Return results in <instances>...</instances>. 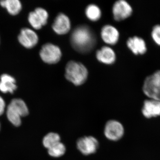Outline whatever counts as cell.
Returning <instances> with one entry per match:
<instances>
[{"instance_id":"obj_10","label":"cell","mask_w":160,"mask_h":160,"mask_svg":"<svg viewBox=\"0 0 160 160\" xmlns=\"http://www.w3.org/2000/svg\"><path fill=\"white\" fill-rule=\"evenodd\" d=\"M52 28L58 34L63 35L68 33L71 28V23L69 18L64 13H59L54 20Z\"/></svg>"},{"instance_id":"obj_9","label":"cell","mask_w":160,"mask_h":160,"mask_svg":"<svg viewBox=\"0 0 160 160\" xmlns=\"http://www.w3.org/2000/svg\"><path fill=\"white\" fill-rule=\"evenodd\" d=\"M18 40L24 47L31 49L38 44L39 38L37 34L33 30L25 28L21 30L18 36Z\"/></svg>"},{"instance_id":"obj_12","label":"cell","mask_w":160,"mask_h":160,"mask_svg":"<svg viewBox=\"0 0 160 160\" xmlns=\"http://www.w3.org/2000/svg\"><path fill=\"white\" fill-rule=\"evenodd\" d=\"M142 112L146 118H150L160 116V102L149 99L144 102Z\"/></svg>"},{"instance_id":"obj_16","label":"cell","mask_w":160,"mask_h":160,"mask_svg":"<svg viewBox=\"0 0 160 160\" xmlns=\"http://www.w3.org/2000/svg\"><path fill=\"white\" fill-rule=\"evenodd\" d=\"M0 5L12 15L18 14L22 9V3L18 0H2L0 1Z\"/></svg>"},{"instance_id":"obj_21","label":"cell","mask_w":160,"mask_h":160,"mask_svg":"<svg viewBox=\"0 0 160 160\" xmlns=\"http://www.w3.org/2000/svg\"><path fill=\"white\" fill-rule=\"evenodd\" d=\"M151 36L154 42L160 46V25L157 24L152 27Z\"/></svg>"},{"instance_id":"obj_5","label":"cell","mask_w":160,"mask_h":160,"mask_svg":"<svg viewBox=\"0 0 160 160\" xmlns=\"http://www.w3.org/2000/svg\"><path fill=\"white\" fill-rule=\"evenodd\" d=\"M62 55L59 47L51 43L43 45L40 51V57L42 60L49 64L58 63L61 59Z\"/></svg>"},{"instance_id":"obj_11","label":"cell","mask_w":160,"mask_h":160,"mask_svg":"<svg viewBox=\"0 0 160 160\" xmlns=\"http://www.w3.org/2000/svg\"><path fill=\"white\" fill-rule=\"evenodd\" d=\"M127 47L135 55H143L147 51V45L146 41L140 37L135 36L129 38L127 40Z\"/></svg>"},{"instance_id":"obj_14","label":"cell","mask_w":160,"mask_h":160,"mask_svg":"<svg viewBox=\"0 0 160 160\" xmlns=\"http://www.w3.org/2000/svg\"><path fill=\"white\" fill-rule=\"evenodd\" d=\"M97 59L101 62L110 65L114 62L116 54L113 49L108 46H103L96 53Z\"/></svg>"},{"instance_id":"obj_8","label":"cell","mask_w":160,"mask_h":160,"mask_svg":"<svg viewBox=\"0 0 160 160\" xmlns=\"http://www.w3.org/2000/svg\"><path fill=\"white\" fill-rule=\"evenodd\" d=\"M112 11L114 19L120 21L129 18L132 14L133 10L128 2L125 0H119L113 5Z\"/></svg>"},{"instance_id":"obj_18","label":"cell","mask_w":160,"mask_h":160,"mask_svg":"<svg viewBox=\"0 0 160 160\" xmlns=\"http://www.w3.org/2000/svg\"><path fill=\"white\" fill-rule=\"evenodd\" d=\"M86 14L89 19L96 22L101 18L102 12L97 6L94 4H90L86 8Z\"/></svg>"},{"instance_id":"obj_4","label":"cell","mask_w":160,"mask_h":160,"mask_svg":"<svg viewBox=\"0 0 160 160\" xmlns=\"http://www.w3.org/2000/svg\"><path fill=\"white\" fill-rule=\"evenodd\" d=\"M142 90L149 99L160 102V70L146 77L143 82Z\"/></svg>"},{"instance_id":"obj_17","label":"cell","mask_w":160,"mask_h":160,"mask_svg":"<svg viewBox=\"0 0 160 160\" xmlns=\"http://www.w3.org/2000/svg\"><path fill=\"white\" fill-rule=\"evenodd\" d=\"M61 142V137L58 133L50 132L46 135L43 139V145L47 149Z\"/></svg>"},{"instance_id":"obj_1","label":"cell","mask_w":160,"mask_h":160,"mask_svg":"<svg viewBox=\"0 0 160 160\" xmlns=\"http://www.w3.org/2000/svg\"><path fill=\"white\" fill-rule=\"evenodd\" d=\"M71 42L76 50L85 53L92 49L96 39L91 29L88 26L83 25L78 26L72 32Z\"/></svg>"},{"instance_id":"obj_24","label":"cell","mask_w":160,"mask_h":160,"mask_svg":"<svg viewBox=\"0 0 160 160\" xmlns=\"http://www.w3.org/2000/svg\"><path fill=\"white\" fill-rule=\"evenodd\" d=\"M0 129H1V124H0Z\"/></svg>"},{"instance_id":"obj_23","label":"cell","mask_w":160,"mask_h":160,"mask_svg":"<svg viewBox=\"0 0 160 160\" xmlns=\"http://www.w3.org/2000/svg\"><path fill=\"white\" fill-rule=\"evenodd\" d=\"M6 103L3 98L0 96V116L2 115L5 111Z\"/></svg>"},{"instance_id":"obj_15","label":"cell","mask_w":160,"mask_h":160,"mask_svg":"<svg viewBox=\"0 0 160 160\" xmlns=\"http://www.w3.org/2000/svg\"><path fill=\"white\" fill-rule=\"evenodd\" d=\"M17 88L16 81L10 75L3 74L0 77V91L3 93H12Z\"/></svg>"},{"instance_id":"obj_22","label":"cell","mask_w":160,"mask_h":160,"mask_svg":"<svg viewBox=\"0 0 160 160\" xmlns=\"http://www.w3.org/2000/svg\"><path fill=\"white\" fill-rule=\"evenodd\" d=\"M34 11L39 16L42 21L44 25H46L47 24V20L49 18V14L47 11L46 9L41 7L36 8L35 9Z\"/></svg>"},{"instance_id":"obj_7","label":"cell","mask_w":160,"mask_h":160,"mask_svg":"<svg viewBox=\"0 0 160 160\" xmlns=\"http://www.w3.org/2000/svg\"><path fill=\"white\" fill-rule=\"evenodd\" d=\"M99 144L98 141L92 136L83 137L78 139L77 147L84 155L87 156L95 153L98 149Z\"/></svg>"},{"instance_id":"obj_20","label":"cell","mask_w":160,"mask_h":160,"mask_svg":"<svg viewBox=\"0 0 160 160\" xmlns=\"http://www.w3.org/2000/svg\"><path fill=\"white\" fill-rule=\"evenodd\" d=\"M28 21L31 26L36 29H41L43 26H45L38 15L34 11L29 13Z\"/></svg>"},{"instance_id":"obj_3","label":"cell","mask_w":160,"mask_h":160,"mask_svg":"<svg viewBox=\"0 0 160 160\" xmlns=\"http://www.w3.org/2000/svg\"><path fill=\"white\" fill-rule=\"evenodd\" d=\"M88 75V70L82 63L71 61L66 65V78L76 86H80L85 83Z\"/></svg>"},{"instance_id":"obj_19","label":"cell","mask_w":160,"mask_h":160,"mask_svg":"<svg viewBox=\"0 0 160 160\" xmlns=\"http://www.w3.org/2000/svg\"><path fill=\"white\" fill-rule=\"evenodd\" d=\"M66 150L65 145L60 142L48 149V152L52 157L58 158L64 155Z\"/></svg>"},{"instance_id":"obj_2","label":"cell","mask_w":160,"mask_h":160,"mask_svg":"<svg viewBox=\"0 0 160 160\" xmlns=\"http://www.w3.org/2000/svg\"><path fill=\"white\" fill-rule=\"evenodd\" d=\"M29 109L23 100L14 99L7 107L6 115L9 122L14 126L18 127L21 125V118L29 114Z\"/></svg>"},{"instance_id":"obj_13","label":"cell","mask_w":160,"mask_h":160,"mask_svg":"<svg viewBox=\"0 0 160 160\" xmlns=\"http://www.w3.org/2000/svg\"><path fill=\"white\" fill-rule=\"evenodd\" d=\"M101 37L105 42L114 45L118 41L119 32L115 27L111 25H106L101 30Z\"/></svg>"},{"instance_id":"obj_6","label":"cell","mask_w":160,"mask_h":160,"mask_svg":"<svg viewBox=\"0 0 160 160\" xmlns=\"http://www.w3.org/2000/svg\"><path fill=\"white\" fill-rule=\"evenodd\" d=\"M124 128L122 123L116 120H111L106 122L104 133L106 138L116 142L121 139L124 134Z\"/></svg>"}]
</instances>
